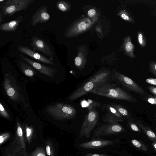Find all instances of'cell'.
Listing matches in <instances>:
<instances>
[{
    "instance_id": "cell-1",
    "label": "cell",
    "mask_w": 156,
    "mask_h": 156,
    "mask_svg": "<svg viewBox=\"0 0 156 156\" xmlns=\"http://www.w3.org/2000/svg\"><path fill=\"white\" fill-rule=\"evenodd\" d=\"M112 73L108 70H101L92 76L80 85L69 95L68 99L73 101L90 93L95 88L103 83L111 82Z\"/></svg>"
},
{
    "instance_id": "cell-2",
    "label": "cell",
    "mask_w": 156,
    "mask_h": 156,
    "mask_svg": "<svg viewBox=\"0 0 156 156\" xmlns=\"http://www.w3.org/2000/svg\"><path fill=\"white\" fill-rule=\"evenodd\" d=\"M90 93L113 99L131 102L137 101L136 99L128 93L111 82L106 83L98 86Z\"/></svg>"
},
{
    "instance_id": "cell-3",
    "label": "cell",
    "mask_w": 156,
    "mask_h": 156,
    "mask_svg": "<svg viewBox=\"0 0 156 156\" xmlns=\"http://www.w3.org/2000/svg\"><path fill=\"white\" fill-rule=\"evenodd\" d=\"M47 111L52 116L62 120L72 119L76 115V111L73 106L62 103L48 106Z\"/></svg>"
},
{
    "instance_id": "cell-4",
    "label": "cell",
    "mask_w": 156,
    "mask_h": 156,
    "mask_svg": "<svg viewBox=\"0 0 156 156\" xmlns=\"http://www.w3.org/2000/svg\"><path fill=\"white\" fill-rule=\"evenodd\" d=\"M112 78L119 85L126 90L142 96L146 95L144 89L131 79L117 72L112 73Z\"/></svg>"
},
{
    "instance_id": "cell-5",
    "label": "cell",
    "mask_w": 156,
    "mask_h": 156,
    "mask_svg": "<svg viewBox=\"0 0 156 156\" xmlns=\"http://www.w3.org/2000/svg\"><path fill=\"white\" fill-rule=\"evenodd\" d=\"M99 118L98 112L95 109L89 110L86 115L80 131L79 138L83 137L89 138L90 132L97 124Z\"/></svg>"
},
{
    "instance_id": "cell-6",
    "label": "cell",
    "mask_w": 156,
    "mask_h": 156,
    "mask_svg": "<svg viewBox=\"0 0 156 156\" xmlns=\"http://www.w3.org/2000/svg\"><path fill=\"white\" fill-rule=\"evenodd\" d=\"M125 130L118 122H105L98 126L94 131L93 137H98L117 134Z\"/></svg>"
},
{
    "instance_id": "cell-7",
    "label": "cell",
    "mask_w": 156,
    "mask_h": 156,
    "mask_svg": "<svg viewBox=\"0 0 156 156\" xmlns=\"http://www.w3.org/2000/svg\"><path fill=\"white\" fill-rule=\"evenodd\" d=\"M34 0H8L2 9L5 16H11L16 12L26 10Z\"/></svg>"
},
{
    "instance_id": "cell-8",
    "label": "cell",
    "mask_w": 156,
    "mask_h": 156,
    "mask_svg": "<svg viewBox=\"0 0 156 156\" xmlns=\"http://www.w3.org/2000/svg\"><path fill=\"white\" fill-rule=\"evenodd\" d=\"M31 45L34 50L40 51L49 58L51 61L53 59L54 53L51 48L42 39L35 37H32Z\"/></svg>"
},
{
    "instance_id": "cell-9",
    "label": "cell",
    "mask_w": 156,
    "mask_h": 156,
    "mask_svg": "<svg viewBox=\"0 0 156 156\" xmlns=\"http://www.w3.org/2000/svg\"><path fill=\"white\" fill-rule=\"evenodd\" d=\"M104 108L106 110L105 115L102 117L105 122H122L124 118L117 111L109 104L105 105Z\"/></svg>"
},
{
    "instance_id": "cell-10",
    "label": "cell",
    "mask_w": 156,
    "mask_h": 156,
    "mask_svg": "<svg viewBox=\"0 0 156 156\" xmlns=\"http://www.w3.org/2000/svg\"><path fill=\"white\" fill-rule=\"evenodd\" d=\"M50 17V15L48 12L47 6L42 5L32 15L31 20V24L35 26L39 23H44L48 21Z\"/></svg>"
},
{
    "instance_id": "cell-11",
    "label": "cell",
    "mask_w": 156,
    "mask_h": 156,
    "mask_svg": "<svg viewBox=\"0 0 156 156\" xmlns=\"http://www.w3.org/2000/svg\"><path fill=\"white\" fill-rule=\"evenodd\" d=\"M19 56L22 60L29 63L42 73L51 77L54 76L56 71L54 68L35 62L24 56L21 54H20Z\"/></svg>"
},
{
    "instance_id": "cell-12",
    "label": "cell",
    "mask_w": 156,
    "mask_h": 156,
    "mask_svg": "<svg viewBox=\"0 0 156 156\" xmlns=\"http://www.w3.org/2000/svg\"><path fill=\"white\" fill-rule=\"evenodd\" d=\"M118 141L117 140H111L93 139L89 141L80 144L79 145V147L84 149H97L113 144Z\"/></svg>"
},
{
    "instance_id": "cell-13",
    "label": "cell",
    "mask_w": 156,
    "mask_h": 156,
    "mask_svg": "<svg viewBox=\"0 0 156 156\" xmlns=\"http://www.w3.org/2000/svg\"><path fill=\"white\" fill-rule=\"evenodd\" d=\"M18 50L23 53L26 54L37 60L45 64L55 65L51 61L44 55L37 52L31 48L23 45L19 46Z\"/></svg>"
},
{
    "instance_id": "cell-14",
    "label": "cell",
    "mask_w": 156,
    "mask_h": 156,
    "mask_svg": "<svg viewBox=\"0 0 156 156\" xmlns=\"http://www.w3.org/2000/svg\"><path fill=\"white\" fill-rule=\"evenodd\" d=\"M23 18V16H19L14 20L2 24L0 27V30L5 32H11L16 30Z\"/></svg>"
},
{
    "instance_id": "cell-15",
    "label": "cell",
    "mask_w": 156,
    "mask_h": 156,
    "mask_svg": "<svg viewBox=\"0 0 156 156\" xmlns=\"http://www.w3.org/2000/svg\"><path fill=\"white\" fill-rule=\"evenodd\" d=\"M4 85L7 95L13 100L16 99L18 96V93L11 84L10 80L8 78L5 79Z\"/></svg>"
},
{
    "instance_id": "cell-16",
    "label": "cell",
    "mask_w": 156,
    "mask_h": 156,
    "mask_svg": "<svg viewBox=\"0 0 156 156\" xmlns=\"http://www.w3.org/2000/svg\"><path fill=\"white\" fill-rule=\"evenodd\" d=\"M136 122L150 139L152 141H156V135L150 128L144 125L139 120H137Z\"/></svg>"
},
{
    "instance_id": "cell-17",
    "label": "cell",
    "mask_w": 156,
    "mask_h": 156,
    "mask_svg": "<svg viewBox=\"0 0 156 156\" xmlns=\"http://www.w3.org/2000/svg\"><path fill=\"white\" fill-rule=\"evenodd\" d=\"M110 105L115 109L117 112L124 118L129 120L131 118V116L129 112L124 106L116 103L113 102L109 104Z\"/></svg>"
},
{
    "instance_id": "cell-18",
    "label": "cell",
    "mask_w": 156,
    "mask_h": 156,
    "mask_svg": "<svg viewBox=\"0 0 156 156\" xmlns=\"http://www.w3.org/2000/svg\"><path fill=\"white\" fill-rule=\"evenodd\" d=\"M19 66L24 74L27 76L31 77L35 74V71L33 68L23 60L19 61Z\"/></svg>"
},
{
    "instance_id": "cell-19",
    "label": "cell",
    "mask_w": 156,
    "mask_h": 156,
    "mask_svg": "<svg viewBox=\"0 0 156 156\" xmlns=\"http://www.w3.org/2000/svg\"><path fill=\"white\" fill-rule=\"evenodd\" d=\"M125 49L127 54L132 58H135L136 56L133 53L135 46L132 43L131 38L128 37L125 41Z\"/></svg>"
},
{
    "instance_id": "cell-20",
    "label": "cell",
    "mask_w": 156,
    "mask_h": 156,
    "mask_svg": "<svg viewBox=\"0 0 156 156\" xmlns=\"http://www.w3.org/2000/svg\"><path fill=\"white\" fill-rule=\"evenodd\" d=\"M131 142L134 146L140 150L146 151L148 149L144 144L137 140L133 139L131 140Z\"/></svg>"
},
{
    "instance_id": "cell-21",
    "label": "cell",
    "mask_w": 156,
    "mask_h": 156,
    "mask_svg": "<svg viewBox=\"0 0 156 156\" xmlns=\"http://www.w3.org/2000/svg\"><path fill=\"white\" fill-rule=\"evenodd\" d=\"M137 40L138 42L142 47H144L146 45L147 41L146 37L143 32L141 31L137 32Z\"/></svg>"
},
{
    "instance_id": "cell-22",
    "label": "cell",
    "mask_w": 156,
    "mask_h": 156,
    "mask_svg": "<svg viewBox=\"0 0 156 156\" xmlns=\"http://www.w3.org/2000/svg\"><path fill=\"white\" fill-rule=\"evenodd\" d=\"M56 6L58 10L62 12L66 11L68 9V5L63 1H59L57 2Z\"/></svg>"
},
{
    "instance_id": "cell-23",
    "label": "cell",
    "mask_w": 156,
    "mask_h": 156,
    "mask_svg": "<svg viewBox=\"0 0 156 156\" xmlns=\"http://www.w3.org/2000/svg\"><path fill=\"white\" fill-rule=\"evenodd\" d=\"M31 156H46L44 149L41 147L37 148L31 154Z\"/></svg>"
},
{
    "instance_id": "cell-24",
    "label": "cell",
    "mask_w": 156,
    "mask_h": 156,
    "mask_svg": "<svg viewBox=\"0 0 156 156\" xmlns=\"http://www.w3.org/2000/svg\"><path fill=\"white\" fill-rule=\"evenodd\" d=\"M88 105L87 106V108L89 110L93 109H95V108L97 106H100V103L98 102L95 101H89L87 103Z\"/></svg>"
},
{
    "instance_id": "cell-25",
    "label": "cell",
    "mask_w": 156,
    "mask_h": 156,
    "mask_svg": "<svg viewBox=\"0 0 156 156\" xmlns=\"http://www.w3.org/2000/svg\"><path fill=\"white\" fill-rule=\"evenodd\" d=\"M128 124L130 128L133 131L140 132V130L135 123L131 121L128 120Z\"/></svg>"
},
{
    "instance_id": "cell-26",
    "label": "cell",
    "mask_w": 156,
    "mask_h": 156,
    "mask_svg": "<svg viewBox=\"0 0 156 156\" xmlns=\"http://www.w3.org/2000/svg\"><path fill=\"white\" fill-rule=\"evenodd\" d=\"M149 68L151 72L154 75L156 76V62L153 61L150 62Z\"/></svg>"
},
{
    "instance_id": "cell-27",
    "label": "cell",
    "mask_w": 156,
    "mask_h": 156,
    "mask_svg": "<svg viewBox=\"0 0 156 156\" xmlns=\"http://www.w3.org/2000/svg\"><path fill=\"white\" fill-rule=\"evenodd\" d=\"M0 113L1 115L6 118H9V114L1 103L0 104Z\"/></svg>"
},
{
    "instance_id": "cell-28",
    "label": "cell",
    "mask_w": 156,
    "mask_h": 156,
    "mask_svg": "<svg viewBox=\"0 0 156 156\" xmlns=\"http://www.w3.org/2000/svg\"><path fill=\"white\" fill-rule=\"evenodd\" d=\"M121 18L122 19L125 20L132 22L133 23L134 22L133 20L131 17H130L129 16L128 14H127L125 12H123V13H122L121 14Z\"/></svg>"
},
{
    "instance_id": "cell-29",
    "label": "cell",
    "mask_w": 156,
    "mask_h": 156,
    "mask_svg": "<svg viewBox=\"0 0 156 156\" xmlns=\"http://www.w3.org/2000/svg\"><path fill=\"white\" fill-rule=\"evenodd\" d=\"M51 145L50 144H49L46 146V153L48 156H54L53 151L51 148V147L50 146Z\"/></svg>"
},
{
    "instance_id": "cell-30",
    "label": "cell",
    "mask_w": 156,
    "mask_h": 156,
    "mask_svg": "<svg viewBox=\"0 0 156 156\" xmlns=\"http://www.w3.org/2000/svg\"><path fill=\"white\" fill-rule=\"evenodd\" d=\"M26 136L28 141H29V139L32 134V129L31 128L28 126L26 127Z\"/></svg>"
},
{
    "instance_id": "cell-31",
    "label": "cell",
    "mask_w": 156,
    "mask_h": 156,
    "mask_svg": "<svg viewBox=\"0 0 156 156\" xmlns=\"http://www.w3.org/2000/svg\"><path fill=\"white\" fill-rule=\"evenodd\" d=\"M82 60L79 56L76 57L75 59V64L78 67H80L82 64Z\"/></svg>"
},
{
    "instance_id": "cell-32",
    "label": "cell",
    "mask_w": 156,
    "mask_h": 156,
    "mask_svg": "<svg viewBox=\"0 0 156 156\" xmlns=\"http://www.w3.org/2000/svg\"><path fill=\"white\" fill-rule=\"evenodd\" d=\"M17 135L21 137V138L23 136V131L19 123H17Z\"/></svg>"
},
{
    "instance_id": "cell-33",
    "label": "cell",
    "mask_w": 156,
    "mask_h": 156,
    "mask_svg": "<svg viewBox=\"0 0 156 156\" xmlns=\"http://www.w3.org/2000/svg\"><path fill=\"white\" fill-rule=\"evenodd\" d=\"M147 88L151 94L156 96V86H149Z\"/></svg>"
},
{
    "instance_id": "cell-34",
    "label": "cell",
    "mask_w": 156,
    "mask_h": 156,
    "mask_svg": "<svg viewBox=\"0 0 156 156\" xmlns=\"http://www.w3.org/2000/svg\"><path fill=\"white\" fill-rule=\"evenodd\" d=\"M9 136V134L8 133H5L1 135L0 137V143L1 144Z\"/></svg>"
},
{
    "instance_id": "cell-35",
    "label": "cell",
    "mask_w": 156,
    "mask_h": 156,
    "mask_svg": "<svg viewBox=\"0 0 156 156\" xmlns=\"http://www.w3.org/2000/svg\"><path fill=\"white\" fill-rule=\"evenodd\" d=\"M87 26L86 23L84 22L80 23L78 25L79 29L81 30H85Z\"/></svg>"
},
{
    "instance_id": "cell-36",
    "label": "cell",
    "mask_w": 156,
    "mask_h": 156,
    "mask_svg": "<svg viewBox=\"0 0 156 156\" xmlns=\"http://www.w3.org/2000/svg\"><path fill=\"white\" fill-rule=\"evenodd\" d=\"M84 156H109L107 155L104 154H93L91 153H88L86 154Z\"/></svg>"
},
{
    "instance_id": "cell-37",
    "label": "cell",
    "mask_w": 156,
    "mask_h": 156,
    "mask_svg": "<svg viewBox=\"0 0 156 156\" xmlns=\"http://www.w3.org/2000/svg\"><path fill=\"white\" fill-rule=\"evenodd\" d=\"M146 82L150 84L156 85V79L148 78L146 80Z\"/></svg>"
},
{
    "instance_id": "cell-38",
    "label": "cell",
    "mask_w": 156,
    "mask_h": 156,
    "mask_svg": "<svg viewBox=\"0 0 156 156\" xmlns=\"http://www.w3.org/2000/svg\"><path fill=\"white\" fill-rule=\"evenodd\" d=\"M96 13V10L94 9H90L88 12V15L90 17L93 16L95 15Z\"/></svg>"
},
{
    "instance_id": "cell-39",
    "label": "cell",
    "mask_w": 156,
    "mask_h": 156,
    "mask_svg": "<svg viewBox=\"0 0 156 156\" xmlns=\"http://www.w3.org/2000/svg\"><path fill=\"white\" fill-rule=\"evenodd\" d=\"M5 16L4 15L3 12L0 10V23L1 24L3 21V19L4 17Z\"/></svg>"
},
{
    "instance_id": "cell-40",
    "label": "cell",
    "mask_w": 156,
    "mask_h": 156,
    "mask_svg": "<svg viewBox=\"0 0 156 156\" xmlns=\"http://www.w3.org/2000/svg\"><path fill=\"white\" fill-rule=\"evenodd\" d=\"M152 145L154 149L156 151V142L153 143Z\"/></svg>"
},
{
    "instance_id": "cell-41",
    "label": "cell",
    "mask_w": 156,
    "mask_h": 156,
    "mask_svg": "<svg viewBox=\"0 0 156 156\" xmlns=\"http://www.w3.org/2000/svg\"><path fill=\"white\" fill-rule=\"evenodd\" d=\"M4 1V0H0V2H3V1Z\"/></svg>"
},
{
    "instance_id": "cell-42",
    "label": "cell",
    "mask_w": 156,
    "mask_h": 156,
    "mask_svg": "<svg viewBox=\"0 0 156 156\" xmlns=\"http://www.w3.org/2000/svg\"><path fill=\"white\" fill-rule=\"evenodd\" d=\"M155 117H156V116H155Z\"/></svg>"
}]
</instances>
